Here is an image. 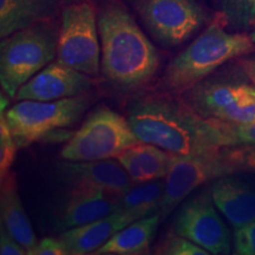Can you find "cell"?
<instances>
[{
    "label": "cell",
    "instance_id": "obj_3",
    "mask_svg": "<svg viewBox=\"0 0 255 255\" xmlns=\"http://www.w3.org/2000/svg\"><path fill=\"white\" fill-rule=\"evenodd\" d=\"M225 15L220 13L176 57L171 59L159 79L162 91L180 96L216 72L233 59L247 56L255 50V43L246 33L226 31Z\"/></svg>",
    "mask_w": 255,
    "mask_h": 255
},
{
    "label": "cell",
    "instance_id": "obj_23",
    "mask_svg": "<svg viewBox=\"0 0 255 255\" xmlns=\"http://www.w3.org/2000/svg\"><path fill=\"white\" fill-rule=\"evenodd\" d=\"M222 14L237 28L255 25V0H222Z\"/></svg>",
    "mask_w": 255,
    "mask_h": 255
},
{
    "label": "cell",
    "instance_id": "obj_24",
    "mask_svg": "<svg viewBox=\"0 0 255 255\" xmlns=\"http://www.w3.org/2000/svg\"><path fill=\"white\" fill-rule=\"evenodd\" d=\"M155 254L165 255H208L209 252L205 248L190 241L182 235L169 233L168 237L163 239L155 248Z\"/></svg>",
    "mask_w": 255,
    "mask_h": 255
},
{
    "label": "cell",
    "instance_id": "obj_29",
    "mask_svg": "<svg viewBox=\"0 0 255 255\" xmlns=\"http://www.w3.org/2000/svg\"><path fill=\"white\" fill-rule=\"evenodd\" d=\"M0 254L1 255H25L27 252L21 246L4 226H0Z\"/></svg>",
    "mask_w": 255,
    "mask_h": 255
},
{
    "label": "cell",
    "instance_id": "obj_26",
    "mask_svg": "<svg viewBox=\"0 0 255 255\" xmlns=\"http://www.w3.org/2000/svg\"><path fill=\"white\" fill-rule=\"evenodd\" d=\"M221 123L223 135H225L226 146L246 145L255 143V121L248 123Z\"/></svg>",
    "mask_w": 255,
    "mask_h": 255
},
{
    "label": "cell",
    "instance_id": "obj_18",
    "mask_svg": "<svg viewBox=\"0 0 255 255\" xmlns=\"http://www.w3.org/2000/svg\"><path fill=\"white\" fill-rule=\"evenodd\" d=\"M0 180H1L0 184L1 225L26 250L27 254L31 255L39 241L34 234L30 220L19 197L14 174L9 171Z\"/></svg>",
    "mask_w": 255,
    "mask_h": 255
},
{
    "label": "cell",
    "instance_id": "obj_9",
    "mask_svg": "<svg viewBox=\"0 0 255 255\" xmlns=\"http://www.w3.org/2000/svg\"><path fill=\"white\" fill-rule=\"evenodd\" d=\"M146 31L159 45H183L208 21L199 0H129Z\"/></svg>",
    "mask_w": 255,
    "mask_h": 255
},
{
    "label": "cell",
    "instance_id": "obj_21",
    "mask_svg": "<svg viewBox=\"0 0 255 255\" xmlns=\"http://www.w3.org/2000/svg\"><path fill=\"white\" fill-rule=\"evenodd\" d=\"M164 195V182L162 178L137 183L128 193L120 197L119 208L137 210L144 216L161 212Z\"/></svg>",
    "mask_w": 255,
    "mask_h": 255
},
{
    "label": "cell",
    "instance_id": "obj_7",
    "mask_svg": "<svg viewBox=\"0 0 255 255\" xmlns=\"http://www.w3.org/2000/svg\"><path fill=\"white\" fill-rule=\"evenodd\" d=\"M91 102L90 92L50 102L18 101L5 111L6 122L18 148H26L57 129L77 123Z\"/></svg>",
    "mask_w": 255,
    "mask_h": 255
},
{
    "label": "cell",
    "instance_id": "obj_1",
    "mask_svg": "<svg viewBox=\"0 0 255 255\" xmlns=\"http://www.w3.org/2000/svg\"><path fill=\"white\" fill-rule=\"evenodd\" d=\"M127 119L139 141L176 156L208 154L226 146L219 121L200 116L178 96L162 90L136 97Z\"/></svg>",
    "mask_w": 255,
    "mask_h": 255
},
{
    "label": "cell",
    "instance_id": "obj_15",
    "mask_svg": "<svg viewBox=\"0 0 255 255\" xmlns=\"http://www.w3.org/2000/svg\"><path fill=\"white\" fill-rule=\"evenodd\" d=\"M213 201L219 212L234 228L255 221V182L247 178L226 175L210 186Z\"/></svg>",
    "mask_w": 255,
    "mask_h": 255
},
{
    "label": "cell",
    "instance_id": "obj_25",
    "mask_svg": "<svg viewBox=\"0 0 255 255\" xmlns=\"http://www.w3.org/2000/svg\"><path fill=\"white\" fill-rule=\"evenodd\" d=\"M223 154L238 173H254L255 174V143L246 145H234L222 148Z\"/></svg>",
    "mask_w": 255,
    "mask_h": 255
},
{
    "label": "cell",
    "instance_id": "obj_10",
    "mask_svg": "<svg viewBox=\"0 0 255 255\" xmlns=\"http://www.w3.org/2000/svg\"><path fill=\"white\" fill-rule=\"evenodd\" d=\"M218 210L210 188L200 191L181 206L170 232L189 239L209 254H231V232Z\"/></svg>",
    "mask_w": 255,
    "mask_h": 255
},
{
    "label": "cell",
    "instance_id": "obj_14",
    "mask_svg": "<svg viewBox=\"0 0 255 255\" xmlns=\"http://www.w3.org/2000/svg\"><path fill=\"white\" fill-rule=\"evenodd\" d=\"M59 169L60 174L76 184V188H98L116 196H123L135 184L117 159L65 161Z\"/></svg>",
    "mask_w": 255,
    "mask_h": 255
},
{
    "label": "cell",
    "instance_id": "obj_31",
    "mask_svg": "<svg viewBox=\"0 0 255 255\" xmlns=\"http://www.w3.org/2000/svg\"><path fill=\"white\" fill-rule=\"evenodd\" d=\"M248 91H250L251 94L255 97V87H251V85H248Z\"/></svg>",
    "mask_w": 255,
    "mask_h": 255
},
{
    "label": "cell",
    "instance_id": "obj_12",
    "mask_svg": "<svg viewBox=\"0 0 255 255\" xmlns=\"http://www.w3.org/2000/svg\"><path fill=\"white\" fill-rule=\"evenodd\" d=\"M94 87L90 76L69 68L64 64L51 62L19 89L17 101H58L88 94Z\"/></svg>",
    "mask_w": 255,
    "mask_h": 255
},
{
    "label": "cell",
    "instance_id": "obj_17",
    "mask_svg": "<svg viewBox=\"0 0 255 255\" xmlns=\"http://www.w3.org/2000/svg\"><path fill=\"white\" fill-rule=\"evenodd\" d=\"M120 197L98 188H75L63 212L60 228L65 231L111 214L119 208Z\"/></svg>",
    "mask_w": 255,
    "mask_h": 255
},
{
    "label": "cell",
    "instance_id": "obj_6",
    "mask_svg": "<svg viewBox=\"0 0 255 255\" xmlns=\"http://www.w3.org/2000/svg\"><path fill=\"white\" fill-rule=\"evenodd\" d=\"M139 142L128 119L102 105L90 113L77 131L72 132L60 150V158L70 162L116 158Z\"/></svg>",
    "mask_w": 255,
    "mask_h": 255
},
{
    "label": "cell",
    "instance_id": "obj_28",
    "mask_svg": "<svg viewBox=\"0 0 255 255\" xmlns=\"http://www.w3.org/2000/svg\"><path fill=\"white\" fill-rule=\"evenodd\" d=\"M31 255H69V253L59 237H47L38 242L36 250L32 252Z\"/></svg>",
    "mask_w": 255,
    "mask_h": 255
},
{
    "label": "cell",
    "instance_id": "obj_4",
    "mask_svg": "<svg viewBox=\"0 0 255 255\" xmlns=\"http://www.w3.org/2000/svg\"><path fill=\"white\" fill-rule=\"evenodd\" d=\"M59 28L52 20L39 21L2 38L0 84L9 98L57 57Z\"/></svg>",
    "mask_w": 255,
    "mask_h": 255
},
{
    "label": "cell",
    "instance_id": "obj_33",
    "mask_svg": "<svg viewBox=\"0 0 255 255\" xmlns=\"http://www.w3.org/2000/svg\"><path fill=\"white\" fill-rule=\"evenodd\" d=\"M63 1H66V2H69V4H71V2H75V1H79V0H63Z\"/></svg>",
    "mask_w": 255,
    "mask_h": 255
},
{
    "label": "cell",
    "instance_id": "obj_2",
    "mask_svg": "<svg viewBox=\"0 0 255 255\" xmlns=\"http://www.w3.org/2000/svg\"><path fill=\"white\" fill-rule=\"evenodd\" d=\"M97 23L105 81L121 94H137L157 72V49L120 0H105L97 12Z\"/></svg>",
    "mask_w": 255,
    "mask_h": 255
},
{
    "label": "cell",
    "instance_id": "obj_8",
    "mask_svg": "<svg viewBox=\"0 0 255 255\" xmlns=\"http://www.w3.org/2000/svg\"><path fill=\"white\" fill-rule=\"evenodd\" d=\"M101 55L95 6L81 0L71 2L62 12L56 60L90 77H97Z\"/></svg>",
    "mask_w": 255,
    "mask_h": 255
},
{
    "label": "cell",
    "instance_id": "obj_22",
    "mask_svg": "<svg viewBox=\"0 0 255 255\" xmlns=\"http://www.w3.org/2000/svg\"><path fill=\"white\" fill-rule=\"evenodd\" d=\"M7 101L1 95V109H0V178L9 173V169L13 165L18 145L5 117V109Z\"/></svg>",
    "mask_w": 255,
    "mask_h": 255
},
{
    "label": "cell",
    "instance_id": "obj_19",
    "mask_svg": "<svg viewBox=\"0 0 255 255\" xmlns=\"http://www.w3.org/2000/svg\"><path fill=\"white\" fill-rule=\"evenodd\" d=\"M60 0H0V37L15 31L52 20L58 12Z\"/></svg>",
    "mask_w": 255,
    "mask_h": 255
},
{
    "label": "cell",
    "instance_id": "obj_5",
    "mask_svg": "<svg viewBox=\"0 0 255 255\" xmlns=\"http://www.w3.org/2000/svg\"><path fill=\"white\" fill-rule=\"evenodd\" d=\"M247 70L210 75L178 97L207 120L227 123L255 121V97L248 91Z\"/></svg>",
    "mask_w": 255,
    "mask_h": 255
},
{
    "label": "cell",
    "instance_id": "obj_27",
    "mask_svg": "<svg viewBox=\"0 0 255 255\" xmlns=\"http://www.w3.org/2000/svg\"><path fill=\"white\" fill-rule=\"evenodd\" d=\"M234 253L240 255H255V221L235 228Z\"/></svg>",
    "mask_w": 255,
    "mask_h": 255
},
{
    "label": "cell",
    "instance_id": "obj_30",
    "mask_svg": "<svg viewBox=\"0 0 255 255\" xmlns=\"http://www.w3.org/2000/svg\"><path fill=\"white\" fill-rule=\"evenodd\" d=\"M246 70L248 71V73H250V77L253 79V82L255 83V64L250 65L248 68H246Z\"/></svg>",
    "mask_w": 255,
    "mask_h": 255
},
{
    "label": "cell",
    "instance_id": "obj_32",
    "mask_svg": "<svg viewBox=\"0 0 255 255\" xmlns=\"http://www.w3.org/2000/svg\"><path fill=\"white\" fill-rule=\"evenodd\" d=\"M251 37H252V39H253L254 43H255V25H254V30H253V32H252Z\"/></svg>",
    "mask_w": 255,
    "mask_h": 255
},
{
    "label": "cell",
    "instance_id": "obj_13",
    "mask_svg": "<svg viewBox=\"0 0 255 255\" xmlns=\"http://www.w3.org/2000/svg\"><path fill=\"white\" fill-rule=\"evenodd\" d=\"M144 218L137 210L117 208L111 214L96 221L65 229L59 235L69 255L95 254L116 233L136 220Z\"/></svg>",
    "mask_w": 255,
    "mask_h": 255
},
{
    "label": "cell",
    "instance_id": "obj_20",
    "mask_svg": "<svg viewBox=\"0 0 255 255\" xmlns=\"http://www.w3.org/2000/svg\"><path fill=\"white\" fill-rule=\"evenodd\" d=\"M161 213L136 220L108 240L95 255H141L148 254L157 232Z\"/></svg>",
    "mask_w": 255,
    "mask_h": 255
},
{
    "label": "cell",
    "instance_id": "obj_11",
    "mask_svg": "<svg viewBox=\"0 0 255 255\" xmlns=\"http://www.w3.org/2000/svg\"><path fill=\"white\" fill-rule=\"evenodd\" d=\"M232 174L235 171L222 149L208 154L178 156L165 176L161 219L168 218L199 187Z\"/></svg>",
    "mask_w": 255,
    "mask_h": 255
},
{
    "label": "cell",
    "instance_id": "obj_16",
    "mask_svg": "<svg viewBox=\"0 0 255 255\" xmlns=\"http://www.w3.org/2000/svg\"><path fill=\"white\" fill-rule=\"evenodd\" d=\"M177 157L159 146L139 142L123 150L116 159L137 184L165 177Z\"/></svg>",
    "mask_w": 255,
    "mask_h": 255
}]
</instances>
